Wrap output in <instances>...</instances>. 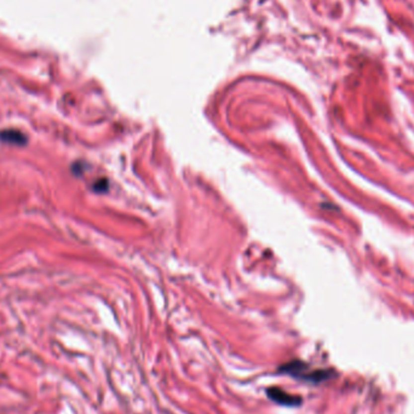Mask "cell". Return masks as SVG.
I'll return each instance as SVG.
<instances>
[{
	"instance_id": "6da1fadb",
	"label": "cell",
	"mask_w": 414,
	"mask_h": 414,
	"mask_svg": "<svg viewBox=\"0 0 414 414\" xmlns=\"http://www.w3.org/2000/svg\"><path fill=\"white\" fill-rule=\"evenodd\" d=\"M281 373L290 374L293 378L297 379L305 380V382L310 383H321L325 380L332 378L334 372L332 369H316V371H310L309 365L303 361L293 360L291 362L285 363L279 368Z\"/></svg>"
},
{
	"instance_id": "7a4b0ae2",
	"label": "cell",
	"mask_w": 414,
	"mask_h": 414,
	"mask_svg": "<svg viewBox=\"0 0 414 414\" xmlns=\"http://www.w3.org/2000/svg\"><path fill=\"white\" fill-rule=\"evenodd\" d=\"M266 395H268L271 401L282 406H299L303 401L299 396L291 395L287 391L282 390V389L277 388V386L266 389Z\"/></svg>"
},
{
	"instance_id": "3957f363",
	"label": "cell",
	"mask_w": 414,
	"mask_h": 414,
	"mask_svg": "<svg viewBox=\"0 0 414 414\" xmlns=\"http://www.w3.org/2000/svg\"><path fill=\"white\" fill-rule=\"evenodd\" d=\"M0 141L5 142V143L16 144V146H23L27 143V137L17 130H5V131L0 132Z\"/></svg>"
}]
</instances>
